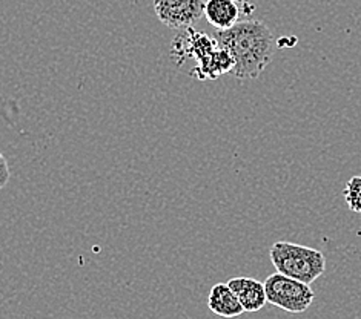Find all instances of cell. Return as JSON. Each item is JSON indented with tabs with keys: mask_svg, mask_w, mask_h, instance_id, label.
Returning a JSON list of instances; mask_svg holds the SVG:
<instances>
[{
	"mask_svg": "<svg viewBox=\"0 0 361 319\" xmlns=\"http://www.w3.org/2000/svg\"><path fill=\"white\" fill-rule=\"evenodd\" d=\"M345 200L348 208L355 212V213H361V175H355L352 177L345 187Z\"/></svg>",
	"mask_w": 361,
	"mask_h": 319,
	"instance_id": "obj_10",
	"label": "cell"
},
{
	"mask_svg": "<svg viewBox=\"0 0 361 319\" xmlns=\"http://www.w3.org/2000/svg\"><path fill=\"white\" fill-rule=\"evenodd\" d=\"M219 45L235 60L232 70L237 79L252 80L260 77L275 54V37L260 20H242L228 30H217Z\"/></svg>",
	"mask_w": 361,
	"mask_h": 319,
	"instance_id": "obj_1",
	"label": "cell"
},
{
	"mask_svg": "<svg viewBox=\"0 0 361 319\" xmlns=\"http://www.w3.org/2000/svg\"><path fill=\"white\" fill-rule=\"evenodd\" d=\"M235 66V60L232 57L228 49L221 48L220 45L212 49L209 54H206L200 60H197V66L191 70V75L200 80L206 79H217V77L232 73Z\"/></svg>",
	"mask_w": 361,
	"mask_h": 319,
	"instance_id": "obj_5",
	"label": "cell"
},
{
	"mask_svg": "<svg viewBox=\"0 0 361 319\" xmlns=\"http://www.w3.org/2000/svg\"><path fill=\"white\" fill-rule=\"evenodd\" d=\"M10 178H11L10 166H8V161L5 158V155L0 152V189H4L8 184Z\"/></svg>",
	"mask_w": 361,
	"mask_h": 319,
	"instance_id": "obj_11",
	"label": "cell"
},
{
	"mask_svg": "<svg viewBox=\"0 0 361 319\" xmlns=\"http://www.w3.org/2000/svg\"><path fill=\"white\" fill-rule=\"evenodd\" d=\"M269 258L275 270L306 284L317 281L326 270L323 252L307 246L288 243V241L274 243Z\"/></svg>",
	"mask_w": 361,
	"mask_h": 319,
	"instance_id": "obj_2",
	"label": "cell"
},
{
	"mask_svg": "<svg viewBox=\"0 0 361 319\" xmlns=\"http://www.w3.org/2000/svg\"><path fill=\"white\" fill-rule=\"evenodd\" d=\"M217 46L219 42L216 37H211L204 32L194 31L189 27L186 28L185 34L177 36L173 48V56L176 57L178 54H182L183 57H194L195 60H200Z\"/></svg>",
	"mask_w": 361,
	"mask_h": 319,
	"instance_id": "obj_6",
	"label": "cell"
},
{
	"mask_svg": "<svg viewBox=\"0 0 361 319\" xmlns=\"http://www.w3.org/2000/svg\"><path fill=\"white\" fill-rule=\"evenodd\" d=\"M203 0H154L157 19L171 30H186L203 15Z\"/></svg>",
	"mask_w": 361,
	"mask_h": 319,
	"instance_id": "obj_4",
	"label": "cell"
},
{
	"mask_svg": "<svg viewBox=\"0 0 361 319\" xmlns=\"http://www.w3.org/2000/svg\"><path fill=\"white\" fill-rule=\"evenodd\" d=\"M208 307L211 312L221 318H237L245 313L237 295L228 286V282H219L209 292Z\"/></svg>",
	"mask_w": 361,
	"mask_h": 319,
	"instance_id": "obj_9",
	"label": "cell"
},
{
	"mask_svg": "<svg viewBox=\"0 0 361 319\" xmlns=\"http://www.w3.org/2000/svg\"><path fill=\"white\" fill-rule=\"evenodd\" d=\"M228 286L237 295L240 304L245 308V312H259V310H262L263 306L268 303V299H266L264 282L259 280L238 277L229 280Z\"/></svg>",
	"mask_w": 361,
	"mask_h": 319,
	"instance_id": "obj_7",
	"label": "cell"
},
{
	"mask_svg": "<svg viewBox=\"0 0 361 319\" xmlns=\"http://www.w3.org/2000/svg\"><path fill=\"white\" fill-rule=\"evenodd\" d=\"M264 290L269 304L289 313L306 312L315 298L311 284L289 278L280 272H275L266 278Z\"/></svg>",
	"mask_w": 361,
	"mask_h": 319,
	"instance_id": "obj_3",
	"label": "cell"
},
{
	"mask_svg": "<svg viewBox=\"0 0 361 319\" xmlns=\"http://www.w3.org/2000/svg\"><path fill=\"white\" fill-rule=\"evenodd\" d=\"M203 15L216 30H228L240 22L242 10L235 0H206Z\"/></svg>",
	"mask_w": 361,
	"mask_h": 319,
	"instance_id": "obj_8",
	"label": "cell"
}]
</instances>
